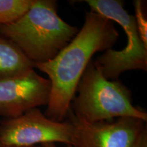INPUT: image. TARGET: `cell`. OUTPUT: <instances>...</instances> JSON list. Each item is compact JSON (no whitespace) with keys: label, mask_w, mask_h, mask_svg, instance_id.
I'll use <instances>...</instances> for the list:
<instances>
[{"label":"cell","mask_w":147,"mask_h":147,"mask_svg":"<svg viewBox=\"0 0 147 147\" xmlns=\"http://www.w3.org/2000/svg\"><path fill=\"white\" fill-rule=\"evenodd\" d=\"M119 36L113 21L92 11L87 12L82 28L63 50L49 61L34 64L51 82L47 117L59 122L67 117L79 81L92 57L112 49Z\"/></svg>","instance_id":"obj_1"},{"label":"cell","mask_w":147,"mask_h":147,"mask_svg":"<svg viewBox=\"0 0 147 147\" xmlns=\"http://www.w3.org/2000/svg\"><path fill=\"white\" fill-rule=\"evenodd\" d=\"M78 32L59 16L55 0H33L16 21L0 26V35L15 44L34 64L55 58Z\"/></svg>","instance_id":"obj_2"},{"label":"cell","mask_w":147,"mask_h":147,"mask_svg":"<svg viewBox=\"0 0 147 147\" xmlns=\"http://www.w3.org/2000/svg\"><path fill=\"white\" fill-rule=\"evenodd\" d=\"M71 109L74 115L89 123L114 118L134 117L146 122L147 113L132 104L131 92L118 80H108L91 61L77 87Z\"/></svg>","instance_id":"obj_3"},{"label":"cell","mask_w":147,"mask_h":147,"mask_svg":"<svg viewBox=\"0 0 147 147\" xmlns=\"http://www.w3.org/2000/svg\"><path fill=\"white\" fill-rule=\"evenodd\" d=\"M91 11L121 25L127 35V45L121 51L110 49L94 61L108 80H117L125 71L147 69V45L141 38L134 16L129 14L119 0H85Z\"/></svg>","instance_id":"obj_4"},{"label":"cell","mask_w":147,"mask_h":147,"mask_svg":"<svg viewBox=\"0 0 147 147\" xmlns=\"http://www.w3.org/2000/svg\"><path fill=\"white\" fill-rule=\"evenodd\" d=\"M74 140V128L70 121L53 120L38 108L0 123V143L3 144L27 147L63 143L72 146Z\"/></svg>","instance_id":"obj_5"},{"label":"cell","mask_w":147,"mask_h":147,"mask_svg":"<svg viewBox=\"0 0 147 147\" xmlns=\"http://www.w3.org/2000/svg\"><path fill=\"white\" fill-rule=\"evenodd\" d=\"M67 117L74 128L73 147H134L146 128L145 121L134 117L89 123L71 110Z\"/></svg>","instance_id":"obj_6"},{"label":"cell","mask_w":147,"mask_h":147,"mask_svg":"<svg viewBox=\"0 0 147 147\" xmlns=\"http://www.w3.org/2000/svg\"><path fill=\"white\" fill-rule=\"evenodd\" d=\"M51 82L34 69L25 74L0 79V115L13 118L27 110L48 105Z\"/></svg>","instance_id":"obj_7"},{"label":"cell","mask_w":147,"mask_h":147,"mask_svg":"<svg viewBox=\"0 0 147 147\" xmlns=\"http://www.w3.org/2000/svg\"><path fill=\"white\" fill-rule=\"evenodd\" d=\"M34 63L15 44L0 35V79L25 74Z\"/></svg>","instance_id":"obj_8"},{"label":"cell","mask_w":147,"mask_h":147,"mask_svg":"<svg viewBox=\"0 0 147 147\" xmlns=\"http://www.w3.org/2000/svg\"><path fill=\"white\" fill-rule=\"evenodd\" d=\"M32 3L33 0H0V26L16 21Z\"/></svg>","instance_id":"obj_9"},{"label":"cell","mask_w":147,"mask_h":147,"mask_svg":"<svg viewBox=\"0 0 147 147\" xmlns=\"http://www.w3.org/2000/svg\"><path fill=\"white\" fill-rule=\"evenodd\" d=\"M135 7L136 23L141 38L145 45H147V23L144 14V9L143 7V3L140 0H136L134 1Z\"/></svg>","instance_id":"obj_10"},{"label":"cell","mask_w":147,"mask_h":147,"mask_svg":"<svg viewBox=\"0 0 147 147\" xmlns=\"http://www.w3.org/2000/svg\"><path fill=\"white\" fill-rule=\"evenodd\" d=\"M134 147H147V129L146 128L140 136Z\"/></svg>","instance_id":"obj_11"},{"label":"cell","mask_w":147,"mask_h":147,"mask_svg":"<svg viewBox=\"0 0 147 147\" xmlns=\"http://www.w3.org/2000/svg\"><path fill=\"white\" fill-rule=\"evenodd\" d=\"M42 147H58L56 144H44L41 145ZM66 147H73L71 145H66Z\"/></svg>","instance_id":"obj_12"},{"label":"cell","mask_w":147,"mask_h":147,"mask_svg":"<svg viewBox=\"0 0 147 147\" xmlns=\"http://www.w3.org/2000/svg\"><path fill=\"white\" fill-rule=\"evenodd\" d=\"M0 147H21V146H11V145H6L0 143ZM27 147H42L41 146H27Z\"/></svg>","instance_id":"obj_13"}]
</instances>
